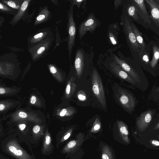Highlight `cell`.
Segmentation results:
<instances>
[{"label":"cell","instance_id":"obj_16","mask_svg":"<svg viewBox=\"0 0 159 159\" xmlns=\"http://www.w3.org/2000/svg\"><path fill=\"white\" fill-rule=\"evenodd\" d=\"M31 0H24L16 14L14 16L9 23L12 26L16 25L25 15Z\"/></svg>","mask_w":159,"mask_h":159},{"label":"cell","instance_id":"obj_13","mask_svg":"<svg viewBox=\"0 0 159 159\" xmlns=\"http://www.w3.org/2000/svg\"><path fill=\"white\" fill-rule=\"evenodd\" d=\"M125 7V9L124 8V10L128 16L132 20L142 25L145 28L144 24L139 15L136 5L132 0L128 1Z\"/></svg>","mask_w":159,"mask_h":159},{"label":"cell","instance_id":"obj_45","mask_svg":"<svg viewBox=\"0 0 159 159\" xmlns=\"http://www.w3.org/2000/svg\"><path fill=\"white\" fill-rule=\"evenodd\" d=\"M2 38V35L1 34V33H0V40Z\"/></svg>","mask_w":159,"mask_h":159},{"label":"cell","instance_id":"obj_14","mask_svg":"<svg viewBox=\"0 0 159 159\" xmlns=\"http://www.w3.org/2000/svg\"><path fill=\"white\" fill-rule=\"evenodd\" d=\"M150 8V17L155 26L159 27V0H145Z\"/></svg>","mask_w":159,"mask_h":159},{"label":"cell","instance_id":"obj_38","mask_svg":"<svg viewBox=\"0 0 159 159\" xmlns=\"http://www.w3.org/2000/svg\"><path fill=\"white\" fill-rule=\"evenodd\" d=\"M5 21V19L4 17L0 16V27L3 25V24Z\"/></svg>","mask_w":159,"mask_h":159},{"label":"cell","instance_id":"obj_33","mask_svg":"<svg viewBox=\"0 0 159 159\" xmlns=\"http://www.w3.org/2000/svg\"><path fill=\"white\" fill-rule=\"evenodd\" d=\"M76 142L75 141H71L68 143L67 147L69 148H71L74 147L76 145Z\"/></svg>","mask_w":159,"mask_h":159},{"label":"cell","instance_id":"obj_9","mask_svg":"<svg viewBox=\"0 0 159 159\" xmlns=\"http://www.w3.org/2000/svg\"><path fill=\"white\" fill-rule=\"evenodd\" d=\"M99 22L92 13L89 14L87 17L80 25L79 29V37L82 40L87 31L91 33L99 25Z\"/></svg>","mask_w":159,"mask_h":159},{"label":"cell","instance_id":"obj_21","mask_svg":"<svg viewBox=\"0 0 159 159\" xmlns=\"http://www.w3.org/2000/svg\"><path fill=\"white\" fill-rule=\"evenodd\" d=\"M150 50L144 51L140 50L139 53V57L140 61V65L146 69L149 67Z\"/></svg>","mask_w":159,"mask_h":159},{"label":"cell","instance_id":"obj_2","mask_svg":"<svg viewBox=\"0 0 159 159\" xmlns=\"http://www.w3.org/2000/svg\"><path fill=\"white\" fill-rule=\"evenodd\" d=\"M119 56L112 53L111 57L125 71L131 76L137 82L140 81L139 74V71H142L140 65L134 60L124 56L120 51L118 52Z\"/></svg>","mask_w":159,"mask_h":159},{"label":"cell","instance_id":"obj_22","mask_svg":"<svg viewBox=\"0 0 159 159\" xmlns=\"http://www.w3.org/2000/svg\"><path fill=\"white\" fill-rule=\"evenodd\" d=\"M9 151L16 157L20 159H25L26 154L16 143H10L8 146Z\"/></svg>","mask_w":159,"mask_h":159},{"label":"cell","instance_id":"obj_19","mask_svg":"<svg viewBox=\"0 0 159 159\" xmlns=\"http://www.w3.org/2000/svg\"><path fill=\"white\" fill-rule=\"evenodd\" d=\"M152 47V57L150 62V67L154 69L157 66L159 58V48L158 44L155 42H151L150 43Z\"/></svg>","mask_w":159,"mask_h":159},{"label":"cell","instance_id":"obj_41","mask_svg":"<svg viewBox=\"0 0 159 159\" xmlns=\"http://www.w3.org/2000/svg\"><path fill=\"white\" fill-rule=\"evenodd\" d=\"M100 126L99 124V123H96L94 125L93 129L94 130H98L100 128Z\"/></svg>","mask_w":159,"mask_h":159},{"label":"cell","instance_id":"obj_35","mask_svg":"<svg viewBox=\"0 0 159 159\" xmlns=\"http://www.w3.org/2000/svg\"><path fill=\"white\" fill-rule=\"evenodd\" d=\"M40 127L39 125H36L34 126L33 129V131L34 133L37 134L40 131Z\"/></svg>","mask_w":159,"mask_h":159},{"label":"cell","instance_id":"obj_34","mask_svg":"<svg viewBox=\"0 0 159 159\" xmlns=\"http://www.w3.org/2000/svg\"><path fill=\"white\" fill-rule=\"evenodd\" d=\"M37 101V98L35 96H32L30 99V102L32 104H35Z\"/></svg>","mask_w":159,"mask_h":159},{"label":"cell","instance_id":"obj_17","mask_svg":"<svg viewBox=\"0 0 159 159\" xmlns=\"http://www.w3.org/2000/svg\"><path fill=\"white\" fill-rule=\"evenodd\" d=\"M152 113L148 111L143 113L137 120V124L138 128L141 130L144 129L151 120Z\"/></svg>","mask_w":159,"mask_h":159},{"label":"cell","instance_id":"obj_44","mask_svg":"<svg viewBox=\"0 0 159 159\" xmlns=\"http://www.w3.org/2000/svg\"><path fill=\"white\" fill-rule=\"evenodd\" d=\"M5 106L3 104H0V111H2L5 109Z\"/></svg>","mask_w":159,"mask_h":159},{"label":"cell","instance_id":"obj_1","mask_svg":"<svg viewBox=\"0 0 159 159\" xmlns=\"http://www.w3.org/2000/svg\"><path fill=\"white\" fill-rule=\"evenodd\" d=\"M121 17V23L125 36L127 43L134 60L140 65L139 53L140 50L136 38L131 27L129 16L125 11Z\"/></svg>","mask_w":159,"mask_h":159},{"label":"cell","instance_id":"obj_32","mask_svg":"<svg viewBox=\"0 0 159 159\" xmlns=\"http://www.w3.org/2000/svg\"><path fill=\"white\" fill-rule=\"evenodd\" d=\"M73 2L74 5L75 4L77 5L78 8H80L81 5L82 3L85 1L84 0H73L72 1Z\"/></svg>","mask_w":159,"mask_h":159},{"label":"cell","instance_id":"obj_27","mask_svg":"<svg viewBox=\"0 0 159 159\" xmlns=\"http://www.w3.org/2000/svg\"><path fill=\"white\" fill-rule=\"evenodd\" d=\"M75 111L74 109L71 107L63 108L61 110L59 115L61 117L70 116L72 115Z\"/></svg>","mask_w":159,"mask_h":159},{"label":"cell","instance_id":"obj_24","mask_svg":"<svg viewBox=\"0 0 159 159\" xmlns=\"http://www.w3.org/2000/svg\"><path fill=\"white\" fill-rule=\"evenodd\" d=\"M24 0H0V1L11 8L18 10Z\"/></svg>","mask_w":159,"mask_h":159},{"label":"cell","instance_id":"obj_6","mask_svg":"<svg viewBox=\"0 0 159 159\" xmlns=\"http://www.w3.org/2000/svg\"><path fill=\"white\" fill-rule=\"evenodd\" d=\"M92 85L93 92L99 102L103 106L106 105L104 92L102 82L96 69H94L92 74Z\"/></svg>","mask_w":159,"mask_h":159},{"label":"cell","instance_id":"obj_11","mask_svg":"<svg viewBox=\"0 0 159 159\" xmlns=\"http://www.w3.org/2000/svg\"><path fill=\"white\" fill-rule=\"evenodd\" d=\"M137 7L139 15L144 24L145 28L149 26L152 28L153 22L149 16L146 9L145 1L143 0H132Z\"/></svg>","mask_w":159,"mask_h":159},{"label":"cell","instance_id":"obj_31","mask_svg":"<svg viewBox=\"0 0 159 159\" xmlns=\"http://www.w3.org/2000/svg\"><path fill=\"white\" fill-rule=\"evenodd\" d=\"M18 116L21 118L26 119L28 118V115L26 112L23 111H20L19 112Z\"/></svg>","mask_w":159,"mask_h":159},{"label":"cell","instance_id":"obj_43","mask_svg":"<svg viewBox=\"0 0 159 159\" xmlns=\"http://www.w3.org/2000/svg\"><path fill=\"white\" fill-rule=\"evenodd\" d=\"M71 134L70 132L68 133L64 137V140H66L70 136Z\"/></svg>","mask_w":159,"mask_h":159},{"label":"cell","instance_id":"obj_5","mask_svg":"<svg viewBox=\"0 0 159 159\" xmlns=\"http://www.w3.org/2000/svg\"><path fill=\"white\" fill-rule=\"evenodd\" d=\"M53 39L52 37L42 41L31 46H28V50L32 60L36 61L45 54L52 45Z\"/></svg>","mask_w":159,"mask_h":159},{"label":"cell","instance_id":"obj_26","mask_svg":"<svg viewBox=\"0 0 159 159\" xmlns=\"http://www.w3.org/2000/svg\"><path fill=\"white\" fill-rule=\"evenodd\" d=\"M18 10L14 9L0 1V12L14 16Z\"/></svg>","mask_w":159,"mask_h":159},{"label":"cell","instance_id":"obj_30","mask_svg":"<svg viewBox=\"0 0 159 159\" xmlns=\"http://www.w3.org/2000/svg\"><path fill=\"white\" fill-rule=\"evenodd\" d=\"M78 98L81 101L85 100L86 99V97L84 92L81 91L78 93Z\"/></svg>","mask_w":159,"mask_h":159},{"label":"cell","instance_id":"obj_18","mask_svg":"<svg viewBox=\"0 0 159 159\" xmlns=\"http://www.w3.org/2000/svg\"><path fill=\"white\" fill-rule=\"evenodd\" d=\"M51 17V13L47 6L42 8L36 16L34 22V25H37L46 22Z\"/></svg>","mask_w":159,"mask_h":159},{"label":"cell","instance_id":"obj_39","mask_svg":"<svg viewBox=\"0 0 159 159\" xmlns=\"http://www.w3.org/2000/svg\"><path fill=\"white\" fill-rule=\"evenodd\" d=\"M6 90L4 88L0 87V94H3L5 93Z\"/></svg>","mask_w":159,"mask_h":159},{"label":"cell","instance_id":"obj_3","mask_svg":"<svg viewBox=\"0 0 159 159\" xmlns=\"http://www.w3.org/2000/svg\"><path fill=\"white\" fill-rule=\"evenodd\" d=\"M20 63L16 54H4L0 57V76H12L20 71Z\"/></svg>","mask_w":159,"mask_h":159},{"label":"cell","instance_id":"obj_23","mask_svg":"<svg viewBox=\"0 0 159 159\" xmlns=\"http://www.w3.org/2000/svg\"><path fill=\"white\" fill-rule=\"evenodd\" d=\"M49 70L53 76L58 81L63 80V76L59 69L54 64L47 65Z\"/></svg>","mask_w":159,"mask_h":159},{"label":"cell","instance_id":"obj_25","mask_svg":"<svg viewBox=\"0 0 159 159\" xmlns=\"http://www.w3.org/2000/svg\"><path fill=\"white\" fill-rule=\"evenodd\" d=\"M119 132L124 139L127 141L129 132L126 126L123 122L118 121L117 123Z\"/></svg>","mask_w":159,"mask_h":159},{"label":"cell","instance_id":"obj_37","mask_svg":"<svg viewBox=\"0 0 159 159\" xmlns=\"http://www.w3.org/2000/svg\"><path fill=\"white\" fill-rule=\"evenodd\" d=\"M123 1L122 0H115V1L114 5L115 10L120 5Z\"/></svg>","mask_w":159,"mask_h":159},{"label":"cell","instance_id":"obj_20","mask_svg":"<svg viewBox=\"0 0 159 159\" xmlns=\"http://www.w3.org/2000/svg\"><path fill=\"white\" fill-rule=\"evenodd\" d=\"M75 80V78L72 75L68 81L65 89V98L68 99L70 98L75 91L77 86L74 83Z\"/></svg>","mask_w":159,"mask_h":159},{"label":"cell","instance_id":"obj_10","mask_svg":"<svg viewBox=\"0 0 159 159\" xmlns=\"http://www.w3.org/2000/svg\"><path fill=\"white\" fill-rule=\"evenodd\" d=\"M117 96L120 103L127 111H130L134 109L136 102L131 94L120 88L117 90Z\"/></svg>","mask_w":159,"mask_h":159},{"label":"cell","instance_id":"obj_29","mask_svg":"<svg viewBox=\"0 0 159 159\" xmlns=\"http://www.w3.org/2000/svg\"><path fill=\"white\" fill-rule=\"evenodd\" d=\"M107 151V152L104 151L102 155V159H111V155Z\"/></svg>","mask_w":159,"mask_h":159},{"label":"cell","instance_id":"obj_8","mask_svg":"<svg viewBox=\"0 0 159 159\" xmlns=\"http://www.w3.org/2000/svg\"><path fill=\"white\" fill-rule=\"evenodd\" d=\"M88 54L83 48L77 50L75 55L74 66L78 77L80 78L82 75L85 69V65L89 61Z\"/></svg>","mask_w":159,"mask_h":159},{"label":"cell","instance_id":"obj_4","mask_svg":"<svg viewBox=\"0 0 159 159\" xmlns=\"http://www.w3.org/2000/svg\"><path fill=\"white\" fill-rule=\"evenodd\" d=\"M74 4L71 3L68 12V21L67 30L68 35L67 48L69 58L70 59L72 50L75 44L76 33V25L73 18V8Z\"/></svg>","mask_w":159,"mask_h":159},{"label":"cell","instance_id":"obj_7","mask_svg":"<svg viewBox=\"0 0 159 159\" xmlns=\"http://www.w3.org/2000/svg\"><path fill=\"white\" fill-rule=\"evenodd\" d=\"M106 64L107 68L120 78L134 85L137 82L128 73L121 68L111 58L107 60Z\"/></svg>","mask_w":159,"mask_h":159},{"label":"cell","instance_id":"obj_40","mask_svg":"<svg viewBox=\"0 0 159 159\" xmlns=\"http://www.w3.org/2000/svg\"><path fill=\"white\" fill-rule=\"evenodd\" d=\"M152 144L157 146H159V142L158 140H153L152 141Z\"/></svg>","mask_w":159,"mask_h":159},{"label":"cell","instance_id":"obj_36","mask_svg":"<svg viewBox=\"0 0 159 159\" xmlns=\"http://www.w3.org/2000/svg\"><path fill=\"white\" fill-rule=\"evenodd\" d=\"M51 139L49 135H47L45 137V144L46 145H48L50 143Z\"/></svg>","mask_w":159,"mask_h":159},{"label":"cell","instance_id":"obj_28","mask_svg":"<svg viewBox=\"0 0 159 159\" xmlns=\"http://www.w3.org/2000/svg\"><path fill=\"white\" fill-rule=\"evenodd\" d=\"M108 34L111 43L113 45H116L117 43V42L114 35L110 31L108 32Z\"/></svg>","mask_w":159,"mask_h":159},{"label":"cell","instance_id":"obj_42","mask_svg":"<svg viewBox=\"0 0 159 159\" xmlns=\"http://www.w3.org/2000/svg\"><path fill=\"white\" fill-rule=\"evenodd\" d=\"M19 126L20 129L21 130H23L25 128L26 125L25 124H20Z\"/></svg>","mask_w":159,"mask_h":159},{"label":"cell","instance_id":"obj_15","mask_svg":"<svg viewBox=\"0 0 159 159\" xmlns=\"http://www.w3.org/2000/svg\"><path fill=\"white\" fill-rule=\"evenodd\" d=\"M129 19L131 28L134 34L140 50L144 51H148L150 50L151 46L150 44L148 45L145 44L142 36V34L131 19L129 17Z\"/></svg>","mask_w":159,"mask_h":159},{"label":"cell","instance_id":"obj_12","mask_svg":"<svg viewBox=\"0 0 159 159\" xmlns=\"http://www.w3.org/2000/svg\"><path fill=\"white\" fill-rule=\"evenodd\" d=\"M52 33L51 30L48 28L39 30L37 32L28 38V46L34 45L51 37Z\"/></svg>","mask_w":159,"mask_h":159}]
</instances>
